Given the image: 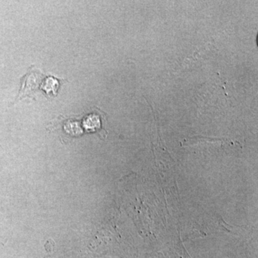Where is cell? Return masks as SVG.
Segmentation results:
<instances>
[{"mask_svg": "<svg viewBox=\"0 0 258 258\" xmlns=\"http://www.w3.org/2000/svg\"><path fill=\"white\" fill-rule=\"evenodd\" d=\"M42 77L43 75L40 73L28 71V74L20 80L21 88L15 101H18V100L26 97L32 98V95L36 92L37 89L40 88V85L42 84V81L43 79Z\"/></svg>", "mask_w": 258, "mask_h": 258, "instance_id": "cell-1", "label": "cell"}, {"mask_svg": "<svg viewBox=\"0 0 258 258\" xmlns=\"http://www.w3.org/2000/svg\"><path fill=\"white\" fill-rule=\"evenodd\" d=\"M59 81L54 78H47L42 83V90H43L47 96H55L58 91Z\"/></svg>", "mask_w": 258, "mask_h": 258, "instance_id": "cell-2", "label": "cell"}]
</instances>
